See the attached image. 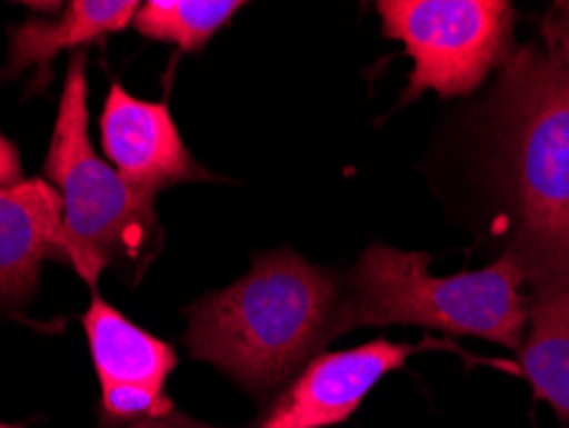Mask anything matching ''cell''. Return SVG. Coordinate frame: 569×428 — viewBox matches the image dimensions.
<instances>
[{
  "instance_id": "1",
  "label": "cell",
  "mask_w": 569,
  "mask_h": 428,
  "mask_svg": "<svg viewBox=\"0 0 569 428\" xmlns=\"http://www.w3.org/2000/svg\"><path fill=\"white\" fill-rule=\"evenodd\" d=\"M498 172L510 249L531 300L569 292V67L539 44L510 52L498 86Z\"/></svg>"
},
{
  "instance_id": "2",
  "label": "cell",
  "mask_w": 569,
  "mask_h": 428,
  "mask_svg": "<svg viewBox=\"0 0 569 428\" xmlns=\"http://www.w3.org/2000/svg\"><path fill=\"white\" fill-rule=\"evenodd\" d=\"M339 285L296 251L257 255L241 280L190 308V357L272 398L333 339Z\"/></svg>"
},
{
  "instance_id": "3",
  "label": "cell",
  "mask_w": 569,
  "mask_h": 428,
  "mask_svg": "<svg viewBox=\"0 0 569 428\" xmlns=\"http://www.w3.org/2000/svg\"><path fill=\"white\" fill-rule=\"evenodd\" d=\"M429 267L426 251L367 247L347 277L333 339L362 326L408 324L521 349L531 296L513 255L472 272L433 275Z\"/></svg>"
},
{
  "instance_id": "4",
  "label": "cell",
  "mask_w": 569,
  "mask_h": 428,
  "mask_svg": "<svg viewBox=\"0 0 569 428\" xmlns=\"http://www.w3.org/2000/svg\"><path fill=\"white\" fill-rule=\"evenodd\" d=\"M86 64V49L70 60L44 172L62 203L67 262L96 288L108 267L144 265L162 229L154 216L157 196L129 182L90 145Z\"/></svg>"
},
{
  "instance_id": "5",
  "label": "cell",
  "mask_w": 569,
  "mask_h": 428,
  "mask_svg": "<svg viewBox=\"0 0 569 428\" xmlns=\"http://www.w3.org/2000/svg\"><path fill=\"white\" fill-rule=\"evenodd\" d=\"M375 8L385 37L413 60L400 106L429 90L467 96L513 52L516 11L506 0H380Z\"/></svg>"
},
{
  "instance_id": "6",
  "label": "cell",
  "mask_w": 569,
  "mask_h": 428,
  "mask_svg": "<svg viewBox=\"0 0 569 428\" xmlns=\"http://www.w3.org/2000/svg\"><path fill=\"white\" fill-rule=\"evenodd\" d=\"M82 329L96 365L106 426L121 428L172 414L167 380L178 367V355L170 344L139 329L100 296L90 300Z\"/></svg>"
},
{
  "instance_id": "7",
  "label": "cell",
  "mask_w": 569,
  "mask_h": 428,
  "mask_svg": "<svg viewBox=\"0 0 569 428\" xmlns=\"http://www.w3.org/2000/svg\"><path fill=\"white\" fill-rule=\"evenodd\" d=\"M437 341L398 344L375 339L345 351L313 357L259 416L254 428H331L347 424L385 375L396 372L418 351Z\"/></svg>"
},
{
  "instance_id": "8",
  "label": "cell",
  "mask_w": 569,
  "mask_h": 428,
  "mask_svg": "<svg viewBox=\"0 0 569 428\" xmlns=\"http://www.w3.org/2000/svg\"><path fill=\"white\" fill-rule=\"evenodd\" d=\"M100 147L106 159L137 188L157 196L170 185L208 180L188 152L167 103H149L111 86L100 113Z\"/></svg>"
},
{
  "instance_id": "9",
  "label": "cell",
  "mask_w": 569,
  "mask_h": 428,
  "mask_svg": "<svg viewBox=\"0 0 569 428\" xmlns=\"http://www.w3.org/2000/svg\"><path fill=\"white\" fill-rule=\"evenodd\" d=\"M47 259H64L62 203L47 180L0 188V306L23 303Z\"/></svg>"
},
{
  "instance_id": "10",
  "label": "cell",
  "mask_w": 569,
  "mask_h": 428,
  "mask_svg": "<svg viewBox=\"0 0 569 428\" xmlns=\"http://www.w3.org/2000/svg\"><path fill=\"white\" fill-rule=\"evenodd\" d=\"M139 3L137 0H72L67 3L60 19H29L21 27L8 31L11 62L3 78L19 74L29 67H39V72L49 78V64L67 49H86L93 41L119 33L133 21Z\"/></svg>"
},
{
  "instance_id": "11",
  "label": "cell",
  "mask_w": 569,
  "mask_h": 428,
  "mask_svg": "<svg viewBox=\"0 0 569 428\" xmlns=\"http://www.w3.org/2000/svg\"><path fill=\"white\" fill-rule=\"evenodd\" d=\"M529 334L518 349V365L537 398L569 424V292L531 300Z\"/></svg>"
},
{
  "instance_id": "12",
  "label": "cell",
  "mask_w": 569,
  "mask_h": 428,
  "mask_svg": "<svg viewBox=\"0 0 569 428\" xmlns=\"http://www.w3.org/2000/svg\"><path fill=\"white\" fill-rule=\"evenodd\" d=\"M239 0H147L139 3L131 27L144 39L164 41L180 52H200L233 16Z\"/></svg>"
},
{
  "instance_id": "13",
  "label": "cell",
  "mask_w": 569,
  "mask_h": 428,
  "mask_svg": "<svg viewBox=\"0 0 569 428\" xmlns=\"http://www.w3.org/2000/svg\"><path fill=\"white\" fill-rule=\"evenodd\" d=\"M543 49L569 67V0H557L541 19Z\"/></svg>"
},
{
  "instance_id": "14",
  "label": "cell",
  "mask_w": 569,
  "mask_h": 428,
  "mask_svg": "<svg viewBox=\"0 0 569 428\" xmlns=\"http://www.w3.org/2000/svg\"><path fill=\"white\" fill-rule=\"evenodd\" d=\"M23 182V167L19 149L11 139L0 133V188H11V185Z\"/></svg>"
},
{
  "instance_id": "15",
  "label": "cell",
  "mask_w": 569,
  "mask_h": 428,
  "mask_svg": "<svg viewBox=\"0 0 569 428\" xmlns=\"http://www.w3.org/2000/svg\"><path fill=\"white\" fill-rule=\"evenodd\" d=\"M121 428H216V426L200 424V421H196V418H190L186 414H178V410H172V414H167V416L144 418V421H133V424L121 426Z\"/></svg>"
},
{
  "instance_id": "16",
  "label": "cell",
  "mask_w": 569,
  "mask_h": 428,
  "mask_svg": "<svg viewBox=\"0 0 569 428\" xmlns=\"http://www.w3.org/2000/svg\"><path fill=\"white\" fill-rule=\"evenodd\" d=\"M0 428H23V424H3V421H0Z\"/></svg>"
}]
</instances>
